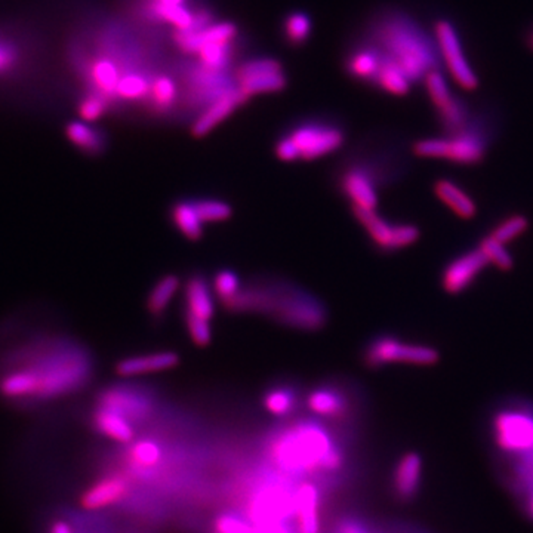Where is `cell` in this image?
<instances>
[{"mask_svg":"<svg viewBox=\"0 0 533 533\" xmlns=\"http://www.w3.org/2000/svg\"><path fill=\"white\" fill-rule=\"evenodd\" d=\"M92 361L82 345L40 338L13 350L0 369V396L13 403L58 399L89 379Z\"/></svg>","mask_w":533,"mask_h":533,"instance_id":"1","label":"cell"},{"mask_svg":"<svg viewBox=\"0 0 533 533\" xmlns=\"http://www.w3.org/2000/svg\"><path fill=\"white\" fill-rule=\"evenodd\" d=\"M368 35L366 42L394 61L413 85L424 82L431 72L444 70L433 31L428 33L406 11L392 8L378 13Z\"/></svg>","mask_w":533,"mask_h":533,"instance_id":"2","label":"cell"},{"mask_svg":"<svg viewBox=\"0 0 533 533\" xmlns=\"http://www.w3.org/2000/svg\"><path fill=\"white\" fill-rule=\"evenodd\" d=\"M271 458L288 474L335 473L344 465L332 436L314 422H302L280 435L271 444Z\"/></svg>","mask_w":533,"mask_h":533,"instance_id":"3","label":"cell"},{"mask_svg":"<svg viewBox=\"0 0 533 533\" xmlns=\"http://www.w3.org/2000/svg\"><path fill=\"white\" fill-rule=\"evenodd\" d=\"M496 132L498 125L495 114L476 112L464 130L451 135L418 140L410 146V153L419 159L446 160L458 166H478L486 160Z\"/></svg>","mask_w":533,"mask_h":533,"instance_id":"4","label":"cell"},{"mask_svg":"<svg viewBox=\"0 0 533 533\" xmlns=\"http://www.w3.org/2000/svg\"><path fill=\"white\" fill-rule=\"evenodd\" d=\"M492 439L499 451L517 461L533 452V403L510 399L499 404L490 419Z\"/></svg>","mask_w":533,"mask_h":533,"instance_id":"5","label":"cell"},{"mask_svg":"<svg viewBox=\"0 0 533 533\" xmlns=\"http://www.w3.org/2000/svg\"><path fill=\"white\" fill-rule=\"evenodd\" d=\"M361 359L366 368L381 369L390 365L433 366L440 360V353L431 345L383 334L374 336L366 344Z\"/></svg>","mask_w":533,"mask_h":533,"instance_id":"6","label":"cell"},{"mask_svg":"<svg viewBox=\"0 0 533 533\" xmlns=\"http://www.w3.org/2000/svg\"><path fill=\"white\" fill-rule=\"evenodd\" d=\"M431 31L439 47L442 65L447 70L452 80L467 92L478 89L480 87V79L473 65L470 64L469 56L455 24L446 18H439L436 20Z\"/></svg>","mask_w":533,"mask_h":533,"instance_id":"7","label":"cell"},{"mask_svg":"<svg viewBox=\"0 0 533 533\" xmlns=\"http://www.w3.org/2000/svg\"><path fill=\"white\" fill-rule=\"evenodd\" d=\"M351 212L361 227L365 228L375 248L384 254H394L410 248L421 237V230L415 224L390 223L384 220L378 212L361 207H351Z\"/></svg>","mask_w":533,"mask_h":533,"instance_id":"8","label":"cell"},{"mask_svg":"<svg viewBox=\"0 0 533 533\" xmlns=\"http://www.w3.org/2000/svg\"><path fill=\"white\" fill-rule=\"evenodd\" d=\"M273 316L288 326L301 331H318L327 322V311L320 300L297 289L277 291Z\"/></svg>","mask_w":533,"mask_h":533,"instance_id":"9","label":"cell"},{"mask_svg":"<svg viewBox=\"0 0 533 533\" xmlns=\"http://www.w3.org/2000/svg\"><path fill=\"white\" fill-rule=\"evenodd\" d=\"M297 147L300 160H316L332 155L345 144V131L327 121H309L286 133Z\"/></svg>","mask_w":533,"mask_h":533,"instance_id":"10","label":"cell"},{"mask_svg":"<svg viewBox=\"0 0 533 533\" xmlns=\"http://www.w3.org/2000/svg\"><path fill=\"white\" fill-rule=\"evenodd\" d=\"M237 88L250 98L255 95L275 94L288 83L283 67L275 58L246 61L236 72Z\"/></svg>","mask_w":533,"mask_h":533,"instance_id":"11","label":"cell"},{"mask_svg":"<svg viewBox=\"0 0 533 533\" xmlns=\"http://www.w3.org/2000/svg\"><path fill=\"white\" fill-rule=\"evenodd\" d=\"M489 266L486 257L478 248L451 259L440 275V284L447 295L456 297L471 288L478 275Z\"/></svg>","mask_w":533,"mask_h":533,"instance_id":"12","label":"cell"},{"mask_svg":"<svg viewBox=\"0 0 533 533\" xmlns=\"http://www.w3.org/2000/svg\"><path fill=\"white\" fill-rule=\"evenodd\" d=\"M98 406L121 413L131 422L146 419L153 410V402L146 394L119 385L99 393Z\"/></svg>","mask_w":533,"mask_h":533,"instance_id":"13","label":"cell"},{"mask_svg":"<svg viewBox=\"0 0 533 533\" xmlns=\"http://www.w3.org/2000/svg\"><path fill=\"white\" fill-rule=\"evenodd\" d=\"M248 99L250 98L237 88V85L230 88L225 94L221 95L220 98H216V101H212L200 113V116L191 125V135L196 138H202L212 132L227 117L232 116L237 108L248 103Z\"/></svg>","mask_w":533,"mask_h":533,"instance_id":"14","label":"cell"},{"mask_svg":"<svg viewBox=\"0 0 533 533\" xmlns=\"http://www.w3.org/2000/svg\"><path fill=\"white\" fill-rule=\"evenodd\" d=\"M189 85L190 95L194 103H207V106L234 87L225 76V72L207 69L202 64L194 67L190 73Z\"/></svg>","mask_w":533,"mask_h":533,"instance_id":"15","label":"cell"},{"mask_svg":"<svg viewBox=\"0 0 533 533\" xmlns=\"http://www.w3.org/2000/svg\"><path fill=\"white\" fill-rule=\"evenodd\" d=\"M422 458L417 452H408L400 458L393 474V490L397 498L409 503L417 498L421 489Z\"/></svg>","mask_w":533,"mask_h":533,"instance_id":"16","label":"cell"},{"mask_svg":"<svg viewBox=\"0 0 533 533\" xmlns=\"http://www.w3.org/2000/svg\"><path fill=\"white\" fill-rule=\"evenodd\" d=\"M180 363V356L173 351H156L122 359L116 365L117 375L132 378L140 375L156 374L173 369Z\"/></svg>","mask_w":533,"mask_h":533,"instance_id":"17","label":"cell"},{"mask_svg":"<svg viewBox=\"0 0 533 533\" xmlns=\"http://www.w3.org/2000/svg\"><path fill=\"white\" fill-rule=\"evenodd\" d=\"M320 494L313 483H304L293 495L298 533H320Z\"/></svg>","mask_w":533,"mask_h":533,"instance_id":"18","label":"cell"},{"mask_svg":"<svg viewBox=\"0 0 533 533\" xmlns=\"http://www.w3.org/2000/svg\"><path fill=\"white\" fill-rule=\"evenodd\" d=\"M128 494V482L119 476H108L95 482L83 492L80 505L89 512H97L119 503Z\"/></svg>","mask_w":533,"mask_h":533,"instance_id":"19","label":"cell"},{"mask_svg":"<svg viewBox=\"0 0 533 533\" xmlns=\"http://www.w3.org/2000/svg\"><path fill=\"white\" fill-rule=\"evenodd\" d=\"M383 64V54L378 47L365 42L354 47L345 60V72L359 82L374 83Z\"/></svg>","mask_w":533,"mask_h":533,"instance_id":"20","label":"cell"},{"mask_svg":"<svg viewBox=\"0 0 533 533\" xmlns=\"http://www.w3.org/2000/svg\"><path fill=\"white\" fill-rule=\"evenodd\" d=\"M433 191L455 216L462 220H471L478 216V205L474 199L462 187L447 178H437L433 184Z\"/></svg>","mask_w":533,"mask_h":533,"instance_id":"21","label":"cell"},{"mask_svg":"<svg viewBox=\"0 0 533 533\" xmlns=\"http://www.w3.org/2000/svg\"><path fill=\"white\" fill-rule=\"evenodd\" d=\"M185 311L211 322L216 316V302L207 280L200 275H194L187 280L184 289Z\"/></svg>","mask_w":533,"mask_h":533,"instance_id":"22","label":"cell"},{"mask_svg":"<svg viewBox=\"0 0 533 533\" xmlns=\"http://www.w3.org/2000/svg\"><path fill=\"white\" fill-rule=\"evenodd\" d=\"M307 404L311 412L326 418L344 417L350 408L347 394L341 388L332 385L313 390L307 399Z\"/></svg>","mask_w":533,"mask_h":533,"instance_id":"23","label":"cell"},{"mask_svg":"<svg viewBox=\"0 0 533 533\" xmlns=\"http://www.w3.org/2000/svg\"><path fill=\"white\" fill-rule=\"evenodd\" d=\"M64 131L67 140L85 155H103L107 147L106 135L88 122H69Z\"/></svg>","mask_w":533,"mask_h":533,"instance_id":"24","label":"cell"},{"mask_svg":"<svg viewBox=\"0 0 533 533\" xmlns=\"http://www.w3.org/2000/svg\"><path fill=\"white\" fill-rule=\"evenodd\" d=\"M121 78V70L117 67L116 63H113L108 58H98V60L92 61L89 69H88V79L94 88V92L103 95L108 101L117 98V85H119Z\"/></svg>","mask_w":533,"mask_h":533,"instance_id":"25","label":"cell"},{"mask_svg":"<svg viewBox=\"0 0 533 533\" xmlns=\"http://www.w3.org/2000/svg\"><path fill=\"white\" fill-rule=\"evenodd\" d=\"M94 426L101 435L119 444H130L133 439V426L121 413L97 406L94 412Z\"/></svg>","mask_w":533,"mask_h":533,"instance_id":"26","label":"cell"},{"mask_svg":"<svg viewBox=\"0 0 533 533\" xmlns=\"http://www.w3.org/2000/svg\"><path fill=\"white\" fill-rule=\"evenodd\" d=\"M474 113L476 112L464 98L453 95L446 106L436 110L442 135H451L467 128L473 119Z\"/></svg>","mask_w":533,"mask_h":533,"instance_id":"27","label":"cell"},{"mask_svg":"<svg viewBox=\"0 0 533 533\" xmlns=\"http://www.w3.org/2000/svg\"><path fill=\"white\" fill-rule=\"evenodd\" d=\"M171 220L178 232L191 241H200L203 237L202 218L199 216L198 209L191 200H181L171 209Z\"/></svg>","mask_w":533,"mask_h":533,"instance_id":"28","label":"cell"},{"mask_svg":"<svg viewBox=\"0 0 533 533\" xmlns=\"http://www.w3.org/2000/svg\"><path fill=\"white\" fill-rule=\"evenodd\" d=\"M147 99L157 114H165L175 106L178 99V85L168 74H159L151 80L150 92Z\"/></svg>","mask_w":533,"mask_h":533,"instance_id":"29","label":"cell"},{"mask_svg":"<svg viewBox=\"0 0 533 533\" xmlns=\"http://www.w3.org/2000/svg\"><path fill=\"white\" fill-rule=\"evenodd\" d=\"M180 279L175 275H164L156 282L147 298V310L153 317H160L168 310L169 304L180 289Z\"/></svg>","mask_w":533,"mask_h":533,"instance_id":"30","label":"cell"},{"mask_svg":"<svg viewBox=\"0 0 533 533\" xmlns=\"http://www.w3.org/2000/svg\"><path fill=\"white\" fill-rule=\"evenodd\" d=\"M529 227L530 221L528 216H523V214H512V216H505L503 220L499 221L490 230L487 236L507 246L508 243H512L519 237L523 236Z\"/></svg>","mask_w":533,"mask_h":533,"instance_id":"31","label":"cell"},{"mask_svg":"<svg viewBox=\"0 0 533 533\" xmlns=\"http://www.w3.org/2000/svg\"><path fill=\"white\" fill-rule=\"evenodd\" d=\"M313 22L309 13H289L283 24L284 39L292 47H301L310 39Z\"/></svg>","mask_w":533,"mask_h":533,"instance_id":"32","label":"cell"},{"mask_svg":"<svg viewBox=\"0 0 533 533\" xmlns=\"http://www.w3.org/2000/svg\"><path fill=\"white\" fill-rule=\"evenodd\" d=\"M150 85V80L138 72L122 74L119 85H117L116 97L125 99V101H140V99L148 97Z\"/></svg>","mask_w":533,"mask_h":533,"instance_id":"33","label":"cell"},{"mask_svg":"<svg viewBox=\"0 0 533 533\" xmlns=\"http://www.w3.org/2000/svg\"><path fill=\"white\" fill-rule=\"evenodd\" d=\"M422 85L426 88L427 94H428V98H430V103L433 108H435V112L446 106L451 101L452 97H453L451 88H449V83H447L446 76H444V70L442 69L431 72L424 79Z\"/></svg>","mask_w":533,"mask_h":533,"instance_id":"34","label":"cell"},{"mask_svg":"<svg viewBox=\"0 0 533 533\" xmlns=\"http://www.w3.org/2000/svg\"><path fill=\"white\" fill-rule=\"evenodd\" d=\"M212 289L216 292V297L223 302L224 306H227L234 298L239 295L241 291V277L236 271L230 270V268H223L214 275L212 280Z\"/></svg>","mask_w":533,"mask_h":533,"instance_id":"35","label":"cell"},{"mask_svg":"<svg viewBox=\"0 0 533 533\" xmlns=\"http://www.w3.org/2000/svg\"><path fill=\"white\" fill-rule=\"evenodd\" d=\"M297 403L295 393L288 387H275L268 390L264 396V406L271 415L286 417L292 412Z\"/></svg>","mask_w":533,"mask_h":533,"instance_id":"36","label":"cell"},{"mask_svg":"<svg viewBox=\"0 0 533 533\" xmlns=\"http://www.w3.org/2000/svg\"><path fill=\"white\" fill-rule=\"evenodd\" d=\"M478 250H482L489 266H494L498 270L507 273L512 271L514 266V258L512 255L508 252L507 246L494 241L492 237L485 236L482 241H478Z\"/></svg>","mask_w":533,"mask_h":533,"instance_id":"37","label":"cell"},{"mask_svg":"<svg viewBox=\"0 0 533 533\" xmlns=\"http://www.w3.org/2000/svg\"><path fill=\"white\" fill-rule=\"evenodd\" d=\"M193 203L198 209L199 216L205 224L223 223L232 218L233 207L220 199L203 198L194 200Z\"/></svg>","mask_w":533,"mask_h":533,"instance_id":"38","label":"cell"},{"mask_svg":"<svg viewBox=\"0 0 533 533\" xmlns=\"http://www.w3.org/2000/svg\"><path fill=\"white\" fill-rule=\"evenodd\" d=\"M108 112V99L97 92L83 95L78 104V113L80 119L88 123H94Z\"/></svg>","mask_w":533,"mask_h":533,"instance_id":"39","label":"cell"},{"mask_svg":"<svg viewBox=\"0 0 533 533\" xmlns=\"http://www.w3.org/2000/svg\"><path fill=\"white\" fill-rule=\"evenodd\" d=\"M185 329L189 332V336L198 347H207L211 344L212 329L211 323L205 318L198 317L194 314L185 311L184 314Z\"/></svg>","mask_w":533,"mask_h":533,"instance_id":"40","label":"cell"},{"mask_svg":"<svg viewBox=\"0 0 533 533\" xmlns=\"http://www.w3.org/2000/svg\"><path fill=\"white\" fill-rule=\"evenodd\" d=\"M130 456L132 464L138 467H153L162 458V449L151 440H141L133 444Z\"/></svg>","mask_w":533,"mask_h":533,"instance_id":"41","label":"cell"},{"mask_svg":"<svg viewBox=\"0 0 533 533\" xmlns=\"http://www.w3.org/2000/svg\"><path fill=\"white\" fill-rule=\"evenodd\" d=\"M216 533H266V528L259 523L250 525L241 517L224 514L216 519Z\"/></svg>","mask_w":533,"mask_h":533,"instance_id":"42","label":"cell"},{"mask_svg":"<svg viewBox=\"0 0 533 533\" xmlns=\"http://www.w3.org/2000/svg\"><path fill=\"white\" fill-rule=\"evenodd\" d=\"M20 49L17 45L0 36V74L13 72L20 63Z\"/></svg>","mask_w":533,"mask_h":533,"instance_id":"43","label":"cell"},{"mask_svg":"<svg viewBox=\"0 0 533 533\" xmlns=\"http://www.w3.org/2000/svg\"><path fill=\"white\" fill-rule=\"evenodd\" d=\"M275 157L282 160V162H297L300 160V155H298L297 147L293 144L292 140L288 135L279 138L275 146Z\"/></svg>","mask_w":533,"mask_h":533,"instance_id":"44","label":"cell"},{"mask_svg":"<svg viewBox=\"0 0 533 533\" xmlns=\"http://www.w3.org/2000/svg\"><path fill=\"white\" fill-rule=\"evenodd\" d=\"M336 533H379L370 528L366 521L359 520V519H345L341 521L338 526Z\"/></svg>","mask_w":533,"mask_h":533,"instance_id":"45","label":"cell"},{"mask_svg":"<svg viewBox=\"0 0 533 533\" xmlns=\"http://www.w3.org/2000/svg\"><path fill=\"white\" fill-rule=\"evenodd\" d=\"M187 0H147V4H144V13L151 9L157 8H177V6H185Z\"/></svg>","mask_w":533,"mask_h":533,"instance_id":"46","label":"cell"},{"mask_svg":"<svg viewBox=\"0 0 533 533\" xmlns=\"http://www.w3.org/2000/svg\"><path fill=\"white\" fill-rule=\"evenodd\" d=\"M523 496V507L530 520H533V482L529 483L520 494Z\"/></svg>","mask_w":533,"mask_h":533,"instance_id":"47","label":"cell"},{"mask_svg":"<svg viewBox=\"0 0 533 533\" xmlns=\"http://www.w3.org/2000/svg\"><path fill=\"white\" fill-rule=\"evenodd\" d=\"M49 533H74V530L67 521L55 520L49 528Z\"/></svg>","mask_w":533,"mask_h":533,"instance_id":"48","label":"cell"},{"mask_svg":"<svg viewBox=\"0 0 533 533\" xmlns=\"http://www.w3.org/2000/svg\"><path fill=\"white\" fill-rule=\"evenodd\" d=\"M526 44H528V47H529L530 49H532L533 51V29L529 31V33H528V38H526Z\"/></svg>","mask_w":533,"mask_h":533,"instance_id":"49","label":"cell"},{"mask_svg":"<svg viewBox=\"0 0 533 533\" xmlns=\"http://www.w3.org/2000/svg\"><path fill=\"white\" fill-rule=\"evenodd\" d=\"M528 456H529L530 461H532V462H533V452H532V453H529V455H528Z\"/></svg>","mask_w":533,"mask_h":533,"instance_id":"50","label":"cell"}]
</instances>
